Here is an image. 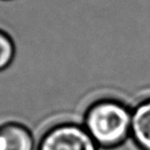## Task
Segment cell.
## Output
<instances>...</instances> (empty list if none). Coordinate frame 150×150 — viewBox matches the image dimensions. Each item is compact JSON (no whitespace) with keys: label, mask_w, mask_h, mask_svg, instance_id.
Segmentation results:
<instances>
[{"label":"cell","mask_w":150,"mask_h":150,"mask_svg":"<svg viewBox=\"0 0 150 150\" xmlns=\"http://www.w3.org/2000/svg\"><path fill=\"white\" fill-rule=\"evenodd\" d=\"M132 110L125 101L102 97L86 106L81 125L100 150H116L131 140Z\"/></svg>","instance_id":"cell-1"},{"label":"cell","mask_w":150,"mask_h":150,"mask_svg":"<svg viewBox=\"0 0 150 150\" xmlns=\"http://www.w3.org/2000/svg\"><path fill=\"white\" fill-rule=\"evenodd\" d=\"M36 150H100L81 123L63 121L50 127L37 142Z\"/></svg>","instance_id":"cell-2"},{"label":"cell","mask_w":150,"mask_h":150,"mask_svg":"<svg viewBox=\"0 0 150 150\" xmlns=\"http://www.w3.org/2000/svg\"><path fill=\"white\" fill-rule=\"evenodd\" d=\"M37 142L32 129L17 120L0 123V150H36Z\"/></svg>","instance_id":"cell-3"},{"label":"cell","mask_w":150,"mask_h":150,"mask_svg":"<svg viewBox=\"0 0 150 150\" xmlns=\"http://www.w3.org/2000/svg\"><path fill=\"white\" fill-rule=\"evenodd\" d=\"M131 141L137 150H150V96L133 106Z\"/></svg>","instance_id":"cell-4"},{"label":"cell","mask_w":150,"mask_h":150,"mask_svg":"<svg viewBox=\"0 0 150 150\" xmlns=\"http://www.w3.org/2000/svg\"><path fill=\"white\" fill-rule=\"evenodd\" d=\"M17 44L13 36L0 27V72L7 70L15 62Z\"/></svg>","instance_id":"cell-5"},{"label":"cell","mask_w":150,"mask_h":150,"mask_svg":"<svg viewBox=\"0 0 150 150\" xmlns=\"http://www.w3.org/2000/svg\"><path fill=\"white\" fill-rule=\"evenodd\" d=\"M0 1H11V0H0Z\"/></svg>","instance_id":"cell-6"}]
</instances>
